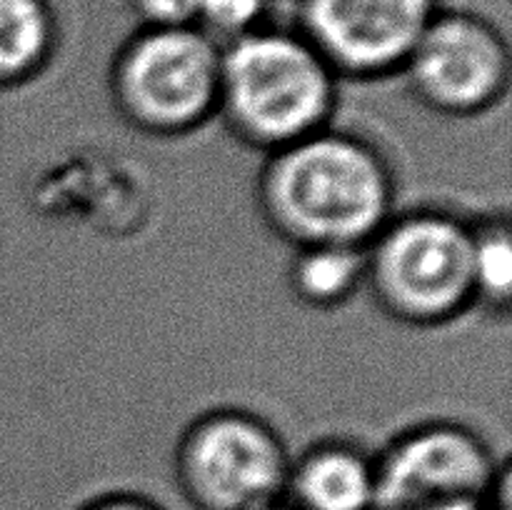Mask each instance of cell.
Listing matches in <instances>:
<instances>
[{
  "instance_id": "obj_3",
  "label": "cell",
  "mask_w": 512,
  "mask_h": 510,
  "mask_svg": "<svg viewBox=\"0 0 512 510\" xmlns=\"http://www.w3.org/2000/svg\"><path fill=\"white\" fill-rule=\"evenodd\" d=\"M365 293L405 328H443L475 310L473 220L440 208L395 213L365 245Z\"/></svg>"
},
{
  "instance_id": "obj_5",
  "label": "cell",
  "mask_w": 512,
  "mask_h": 510,
  "mask_svg": "<svg viewBox=\"0 0 512 510\" xmlns=\"http://www.w3.org/2000/svg\"><path fill=\"white\" fill-rule=\"evenodd\" d=\"M290 450L283 435L243 408H215L185 425L173 480L193 510H260L283 500Z\"/></svg>"
},
{
  "instance_id": "obj_16",
  "label": "cell",
  "mask_w": 512,
  "mask_h": 510,
  "mask_svg": "<svg viewBox=\"0 0 512 510\" xmlns=\"http://www.w3.org/2000/svg\"><path fill=\"white\" fill-rule=\"evenodd\" d=\"M423 510H495V505L490 503L488 498H453L443 500V503H435Z\"/></svg>"
},
{
  "instance_id": "obj_13",
  "label": "cell",
  "mask_w": 512,
  "mask_h": 510,
  "mask_svg": "<svg viewBox=\"0 0 512 510\" xmlns=\"http://www.w3.org/2000/svg\"><path fill=\"white\" fill-rule=\"evenodd\" d=\"M273 0H198L195 28L223 48L265 28Z\"/></svg>"
},
{
  "instance_id": "obj_9",
  "label": "cell",
  "mask_w": 512,
  "mask_h": 510,
  "mask_svg": "<svg viewBox=\"0 0 512 510\" xmlns=\"http://www.w3.org/2000/svg\"><path fill=\"white\" fill-rule=\"evenodd\" d=\"M283 503L290 510H375V453L340 438L310 443L290 455Z\"/></svg>"
},
{
  "instance_id": "obj_8",
  "label": "cell",
  "mask_w": 512,
  "mask_h": 510,
  "mask_svg": "<svg viewBox=\"0 0 512 510\" xmlns=\"http://www.w3.org/2000/svg\"><path fill=\"white\" fill-rule=\"evenodd\" d=\"M443 0H298L295 28L340 80L400 75Z\"/></svg>"
},
{
  "instance_id": "obj_7",
  "label": "cell",
  "mask_w": 512,
  "mask_h": 510,
  "mask_svg": "<svg viewBox=\"0 0 512 510\" xmlns=\"http://www.w3.org/2000/svg\"><path fill=\"white\" fill-rule=\"evenodd\" d=\"M503 460L473 428L430 420L375 453L378 508L423 510L453 498H488Z\"/></svg>"
},
{
  "instance_id": "obj_12",
  "label": "cell",
  "mask_w": 512,
  "mask_h": 510,
  "mask_svg": "<svg viewBox=\"0 0 512 510\" xmlns=\"http://www.w3.org/2000/svg\"><path fill=\"white\" fill-rule=\"evenodd\" d=\"M475 310L508 315L512 300V230L508 215L473 220Z\"/></svg>"
},
{
  "instance_id": "obj_15",
  "label": "cell",
  "mask_w": 512,
  "mask_h": 510,
  "mask_svg": "<svg viewBox=\"0 0 512 510\" xmlns=\"http://www.w3.org/2000/svg\"><path fill=\"white\" fill-rule=\"evenodd\" d=\"M78 510H165L155 500L138 493H105L98 498H90Z\"/></svg>"
},
{
  "instance_id": "obj_1",
  "label": "cell",
  "mask_w": 512,
  "mask_h": 510,
  "mask_svg": "<svg viewBox=\"0 0 512 510\" xmlns=\"http://www.w3.org/2000/svg\"><path fill=\"white\" fill-rule=\"evenodd\" d=\"M398 180L388 155L358 133L323 128L265 155L255 208L290 248H365L393 218Z\"/></svg>"
},
{
  "instance_id": "obj_11",
  "label": "cell",
  "mask_w": 512,
  "mask_h": 510,
  "mask_svg": "<svg viewBox=\"0 0 512 510\" xmlns=\"http://www.w3.org/2000/svg\"><path fill=\"white\" fill-rule=\"evenodd\" d=\"M288 290L310 310H338L365 290V248L305 245L290 255Z\"/></svg>"
},
{
  "instance_id": "obj_10",
  "label": "cell",
  "mask_w": 512,
  "mask_h": 510,
  "mask_svg": "<svg viewBox=\"0 0 512 510\" xmlns=\"http://www.w3.org/2000/svg\"><path fill=\"white\" fill-rule=\"evenodd\" d=\"M58 45L60 20L50 0H0V95L38 80Z\"/></svg>"
},
{
  "instance_id": "obj_17",
  "label": "cell",
  "mask_w": 512,
  "mask_h": 510,
  "mask_svg": "<svg viewBox=\"0 0 512 510\" xmlns=\"http://www.w3.org/2000/svg\"><path fill=\"white\" fill-rule=\"evenodd\" d=\"M260 510H290L288 505L283 503V500H280V503H273V505H265V508H260Z\"/></svg>"
},
{
  "instance_id": "obj_2",
  "label": "cell",
  "mask_w": 512,
  "mask_h": 510,
  "mask_svg": "<svg viewBox=\"0 0 512 510\" xmlns=\"http://www.w3.org/2000/svg\"><path fill=\"white\" fill-rule=\"evenodd\" d=\"M340 78L298 28H265L223 45L215 118L270 155L330 128Z\"/></svg>"
},
{
  "instance_id": "obj_14",
  "label": "cell",
  "mask_w": 512,
  "mask_h": 510,
  "mask_svg": "<svg viewBox=\"0 0 512 510\" xmlns=\"http://www.w3.org/2000/svg\"><path fill=\"white\" fill-rule=\"evenodd\" d=\"M138 28H188L198 0H125ZM195 28V25H193Z\"/></svg>"
},
{
  "instance_id": "obj_6",
  "label": "cell",
  "mask_w": 512,
  "mask_h": 510,
  "mask_svg": "<svg viewBox=\"0 0 512 510\" xmlns=\"http://www.w3.org/2000/svg\"><path fill=\"white\" fill-rule=\"evenodd\" d=\"M410 95L443 118H478L505 100L512 55L503 30L470 10L443 8L400 70Z\"/></svg>"
},
{
  "instance_id": "obj_4",
  "label": "cell",
  "mask_w": 512,
  "mask_h": 510,
  "mask_svg": "<svg viewBox=\"0 0 512 510\" xmlns=\"http://www.w3.org/2000/svg\"><path fill=\"white\" fill-rule=\"evenodd\" d=\"M220 48L198 28H135L108 65V98L130 130L173 140L215 120Z\"/></svg>"
}]
</instances>
